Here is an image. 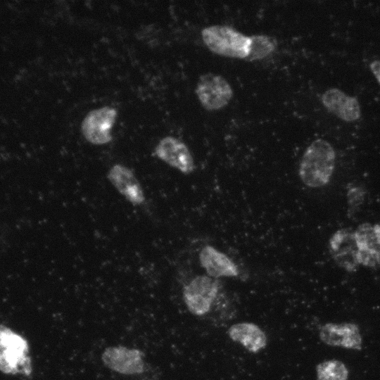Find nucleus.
<instances>
[{
  "label": "nucleus",
  "mask_w": 380,
  "mask_h": 380,
  "mask_svg": "<svg viewBox=\"0 0 380 380\" xmlns=\"http://www.w3.org/2000/svg\"><path fill=\"white\" fill-rule=\"evenodd\" d=\"M336 153L332 146L324 139L312 142L305 150L299 166L303 183L317 188L329 183L335 167Z\"/></svg>",
  "instance_id": "1"
},
{
  "label": "nucleus",
  "mask_w": 380,
  "mask_h": 380,
  "mask_svg": "<svg viewBox=\"0 0 380 380\" xmlns=\"http://www.w3.org/2000/svg\"><path fill=\"white\" fill-rule=\"evenodd\" d=\"M202 38L211 51L220 56L245 58L251 51L250 37L228 26L205 27L202 30Z\"/></svg>",
  "instance_id": "2"
},
{
  "label": "nucleus",
  "mask_w": 380,
  "mask_h": 380,
  "mask_svg": "<svg viewBox=\"0 0 380 380\" xmlns=\"http://www.w3.org/2000/svg\"><path fill=\"white\" fill-rule=\"evenodd\" d=\"M27 341L6 326L0 325V371L6 374L32 373Z\"/></svg>",
  "instance_id": "3"
},
{
  "label": "nucleus",
  "mask_w": 380,
  "mask_h": 380,
  "mask_svg": "<svg viewBox=\"0 0 380 380\" xmlns=\"http://www.w3.org/2000/svg\"><path fill=\"white\" fill-rule=\"evenodd\" d=\"M219 290L220 284L215 278L197 276L184 287V301L191 313L203 315L210 310Z\"/></svg>",
  "instance_id": "4"
},
{
  "label": "nucleus",
  "mask_w": 380,
  "mask_h": 380,
  "mask_svg": "<svg viewBox=\"0 0 380 380\" xmlns=\"http://www.w3.org/2000/svg\"><path fill=\"white\" fill-rule=\"evenodd\" d=\"M117 110L108 106L89 112L82 122L81 131L85 139L94 145H103L112 140L111 129Z\"/></svg>",
  "instance_id": "5"
},
{
  "label": "nucleus",
  "mask_w": 380,
  "mask_h": 380,
  "mask_svg": "<svg viewBox=\"0 0 380 380\" xmlns=\"http://www.w3.org/2000/svg\"><path fill=\"white\" fill-rule=\"evenodd\" d=\"M196 93L202 104L208 110H216L224 107L232 97L230 84L222 77L208 73L200 77Z\"/></svg>",
  "instance_id": "6"
},
{
  "label": "nucleus",
  "mask_w": 380,
  "mask_h": 380,
  "mask_svg": "<svg viewBox=\"0 0 380 380\" xmlns=\"http://www.w3.org/2000/svg\"><path fill=\"white\" fill-rule=\"evenodd\" d=\"M144 353L137 348L125 346L106 348L102 353L104 365L110 370L123 375H136L145 370Z\"/></svg>",
  "instance_id": "7"
},
{
  "label": "nucleus",
  "mask_w": 380,
  "mask_h": 380,
  "mask_svg": "<svg viewBox=\"0 0 380 380\" xmlns=\"http://www.w3.org/2000/svg\"><path fill=\"white\" fill-rule=\"evenodd\" d=\"M329 251L336 265L348 272L355 271L360 265L354 231L337 230L329 240Z\"/></svg>",
  "instance_id": "8"
},
{
  "label": "nucleus",
  "mask_w": 380,
  "mask_h": 380,
  "mask_svg": "<svg viewBox=\"0 0 380 380\" xmlns=\"http://www.w3.org/2000/svg\"><path fill=\"white\" fill-rule=\"evenodd\" d=\"M155 155L184 174H189L195 169L193 157L186 145L173 137L163 138L155 148Z\"/></svg>",
  "instance_id": "9"
},
{
  "label": "nucleus",
  "mask_w": 380,
  "mask_h": 380,
  "mask_svg": "<svg viewBox=\"0 0 380 380\" xmlns=\"http://www.w3.org/2000/svg\"><path fill=\"white\" fill-rule=\"evenodd\" d=\"M355 232L360 265L380 266V224L363 223Z\"/></svg>",
  "instance_id": "10"
},
{
  "label": "nucleus",
  "mask_w": 380,
  "mask_h": 380,
  "mask_svg": "<svg viewBox=\"0 0 380 380\" xmlns=\"http://www.w3.org/2000/svg\"><path fill=\"white\" fill-rule=\"evenodd\" d=\"M319 336L324 343L330 346L357 350L362 348L360 329L354 323H327L320 328Z\"/></svg>",
  "instance_id": "11"
},
{
  "label": "nucleus",
  "mask_w": 380,
  "mask_h": 380,
  "mask_svg": "<svg viewBox=\"0 0 380 380\" xmlns=\"http://www.w3.org/2000/svg\"><path fill=\"white\" fill-rule=\"evenodd\" d=\"M107 177L115 189L134 205L145 201L144 190L132 170L120 164L112 166Z\"/></svg>",
  "instance_id": "12"
},
{
  "label": "nucleus",
  "mask_w": 380,
  "mask_h": 380,
  "mask_svg": "<svg viewBox=\"0 0 380 380\" xmlns=\"http://www.w3.org/2000/svg\"><path fill=\"white\" fill-rule=\"evenodd\" d=\"M322 100L330 112L343 120L355 121L360 116V108L357 99L338 89H330L325 91Z\"/></svg>",
  "instance_id": "13"
},
{
  "label": "nucleus",
  "mask_w": 380,
  "mask_h": 380,
  "mask_svg": "<svg viewBox=\"0 0 380 380\" xmlns=\"http://www.w3.org/2000/svg\"><path fill=\"white\" fill-rule=\"evenodd\" d=\"M201 266L209 277H236L239 270L236 265L224 253L210 246L202 248L199 254Z\"/></svg>",
  "instance_id": "14"
},
{
  "label": "nucleus",
  "mask_w": 380,
  "mask_h": 380,
  "mask_svg": "<svg viewBox=\"0 0 380 380\" xmlns=\"http://www.w3.org/2000/svg\"><path fill=\"white\" fill-rule=\"evenodd\" d=\"M229 338L241 344L249 352L255 353L267 345L265 332L257 325L250 322L237 323L228 330Z\"/></svg>",
  "instance_id": "15"
},
{
  "label": "nucleus",
  "mask_w": 380,
  "mask_h": 380,
  "mask_svg": "<svg viewBox=\"0 0 380 380\" xmlns=\"http://www.w3.org/2000/svg\"><path fill=\"white\" fill-rule=\"evenodd\" d=\"M317 380H348L346 365L336 360H327L316 367Z\"/></svg>",
  "instance_id": "16"
},
{
  "label": "nucleus",
  "mask_w": 380,
  "mask_h": 380,
  "mask_svg": "<svg viewBox=\"0 0 380 380\" xmlns=\"http://www.w3.org/2000/svg\"><path fill=\"white\" fill-rule=\"evenodd\" d=\"M251 40L248 58L251 61L263 58L270 54L275 48L274 41L265 35H253Z\"/></svg>",
  "instance_id": "17"
},
{
  "label": "nucleus",
  "mask_w": 380,
  "mask_h": 380,
  "mask_svg": "<svg viewBox=\"0 0 380 380\" xmlns=\"http://www.w3.org/2000/svg\"><path fill=\"white\" fill-rule=\"evenodd\" d=\"M366 191L361 186L350 184L347 186L346 200L348 205V213L353 216L362 205Z\"/></svg>",
  "instance_id": "18"
},
{
  "label": "nucleus",
  "mask_w": 380,
  "mask_h": 380,
  "mask_svg": "<svg viewBox=\"0 0 380 380\" xmlns=\"http://www.w3.org/2000/svg\"><path fill=\"white\" fill-rule=\"evenodd\" d=\"M371 70L380 84V61H374L370 65Z\"/></svg>",
  "instance_id": "19"
}]
</instances>
